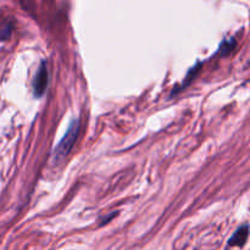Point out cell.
Listing matches in <instances>:
<instances>
[{"mask_svg":"<svg viewBox=\"0 0 250 250\" xmlns=\"http://www.w3.org/2000/svg\"><path fill=\"white\" fill-rule=\"evenodd\" d=\"M234 46H236V41L233 38H226L220 44V48L217 53L221 54V55H226V54L231 53L233 50Z\"/></svg>","mask_w":250,"mask_h":250,"instance_id":"277c9868","label":"cell"},{"mask_svg":"<svg viewBox=\"0 0 250 250\" xmlns=\"http://www.w3.org/2000/svg\"><path fill=\"white\" fill-rule=\"evenodd\" d=\"M49 73L45 61H42L33 80V93L36 98H42L48 88Z\"/></svg>","mask_w":250,"mask_h":250,"instance_id":"7a4b0ae2","label":"cell"},{"mask_svg":"<svg viewBox=\"0 0 250 250\" xmlns=\"http://www.w3.org/2000/svg\"><path fill=\"white\" fill-rule=\"evenodd\" d=\"M78 133H80V121L78 120H73L70 125H68L67 129L65 132V136L60 139L58 146H55L53 153V158L55 163H60L62 161L66 156L70 154L71 149L75 146L76 141H77Z\"/></svg>","mask_w":250,"mask_h":250,"instance_id":"6da1fadb","label":"cell"},{"mask_svg":"<svg viewBox=\"0 0 250 250\" xmlns=\"http://www.w3.org/2000/svg\"><path fill=\"white\" fill-rule=\"evenodd\" d=\"M199 68H200V63H198V65L195 66V67L193 68V70H190V71H189V73H188V76H187V77H186L185 82L182 83L183 85H180V87H178L177 89H176V90H181V89H183V88L187 87V85L189 84V83H190V81H192L193 78H194V76L197 75V72H198V70H199ZM176 90H175V92H176ZM175 92H173V93H175ZM173 93H171V95H172Z\"/></svg>","mask_w":250,"mask_h":250,"instance_id":"5b68a950","label":"cell"},{"mask_svg":"<svg viewBox=\"0 0 250 250\" xmlns=\"http://www.w3.org/2000/svg\"><path fill=\"white\" fill-rule=\"evenodd\" d=\"M10 32H11V26L10 24H6V27H4L2 29H0V41H4L9 37Z\"/></svg>","mask_w":250,"mask_h":250,"instance_id":"8992f818","label":"cell"},{"mask_svg":"<svg viewBox=\"0 0 250 250\" xmlns=\"http://www.w3.org/2000/svg\"><path fill=\"white\" fill-rule=\"evenodd\" d=\"M249 236V227L248 225H244V226L239 227L236 232L233 233V236L229 239V247H242L246 244L247 239Z\"/></svg>","mask_w":250,"mask_h":250,"instance_id":"3957f363","label":"cell"}]
</instances>
